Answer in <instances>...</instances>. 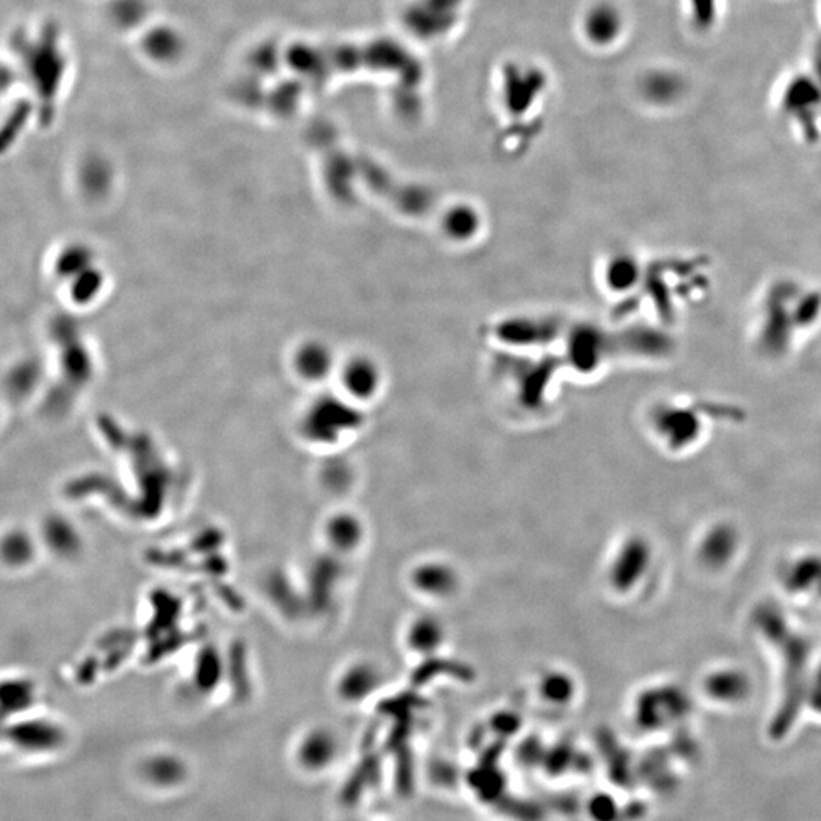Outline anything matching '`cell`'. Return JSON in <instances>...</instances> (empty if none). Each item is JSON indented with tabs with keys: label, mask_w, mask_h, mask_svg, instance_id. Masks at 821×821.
Returning a JSON list of instances; mask_svg holds the SVG:
<instances>
[{
	"label": "cell",
	"mask_w": 821,
	"mask_h": 821,
	"mask_svg": "<svg viewBox=\"0 0 821 821\" xmlns=\"http://www.w3.org/2000/svg\"><path fill=\"white\" fill-rule=\"evenodd\" d=\"M38 381H41V367H38V363L25 361L19 363L11 371L10 378H8V386H10V390L15 391V393L22 394L34 390Z\"/></svg>",
	"instance_id": "obj_4"
},
{
	"label": "cell",
	"mask_w": 821,
	"mask_h": 821,
	"mask_svg": "<svg viewBox=\"0 0 821 821\" xmlns=\"http://www.w3.org/2000/svg\"><path fill=\"white\" fill-rule=\"evenodd\" d=\"M443 639V625L436 617H420L409 627L408 644L418 652L437 650Z\"/></svg>",
	"instance_id": "obj_3"
},
{
	"label": "cell",
	"mask_w": 821,
	"mask_h": 821,
	"mask_svg": "<svg viewBox=\"0 0 821 821\" xmlns=\"http://www.w3.org/2000/svg\"><path fill=\"white\" fill-rule=\"evenodd\" d=\"M585 26L589 38L605 45V43L612 42L620 34L621 19L615 10L601 5L590 11Z\"/></svg>",
	"instance_id": "obj_2"
},
{
	"label": "cell",
	"mask_w": 821,
	"mask_h": 821,
	"mask_svg": "<svg viewBox=\"0 0 821 821\" xmlns=\"http://www.w3.org/2000/svg\"><path fill=\"white\" fill-rule=\"evenodd\" d=\"M414 581L421 592L432 598H446L456 590L455 570L443 563H429V565L421 566Z\"/></svg>",
	"instance_id": "obj_1"
},
{
	"label": "cell",
	"mask_w": 821,
	"mask_h": 821,
	"mask_svg": "<svg viewBox=\"0 0 821 821\" xmlns=\"http://www.w3.org/2000/svg\"><path fill=\"white\" fill-rule=\"evenodd\" d=\"M85 253L82 248H68L57 262V269L61 276H73L81 273L85 265Z\"/></svg>",
	"instance_id": "obj_5"
}]
</instances>
